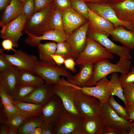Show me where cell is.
Wrapping results in <instances>:
<instances>
[{"instance_id": "obj_55", "label": "cell", "mask_w": 134, "mask_h": 134, "mask_svg": "<svg viewBox=\"0 0 134 134\" xmlns=\"http://www.w3.org/2000/svg\"><path fill=\"white\" fill-rule=\"evenodd\" d=\"M8 134H18V130L14 128H9Z\"/></svg>"}, {"instance_id": "obj_45", "label": "cell", "mask_w": 134, "mask_h": 134, "mask_svg": "<svg viewBox=\"0 0 134 134\" xmlns=\"http://www.w3.org/2000/svg\"><path fill=\"white\" fill-rule=\"evenodd\" d=\"M54 126L49 124L43 122L41 127L42 134H54Z\"/></svg>"}, {"instance_id": "obj_41", "label": "cell", "mask_w": 134, "mask_h": 134, "mask_svg": "<svg viewBox=\"0 0 134 134\" xmlns=\"http://www.w3.org/2000/svg\"><path fill=\"white\" fill-rule=\"evenodd\" d=\"M53 1L51 0H34V13L40 11L48 6Z\"/></svg>"}, {"instance_id": "obj_17", "label": "cell", "mask_w": 134, "mask_h": 134, "mask_svg": "<svg viewBox=\"0 0 134 134\" xmlns=\"http://www.w3.org/2000/svg\"><path fill=\"white\" fill-rule=\"evenodd\" d=\"M55 94L54 85L45 82L37 87L22 101L44 105Z\"/></svg>"}, {"instance_id": "obj_24", "label": "cell", "mask_w": 134, "mask_h": 134, "mask_svg": "<svg viewBox=\"0 0 134 134\" xmlns=\"http://www.w3.org/2000/svg\"><path fill=\"white\" fill-rule=\"evenodd\" d=\"M24 3L18 0H11L3 13L0 21L1 27L15 19L22 13Z\"/></svg>"}, {"instance_id": "obj_34", "label": "cell", "mask_w": 134, "mask_h": 134, "mask_svg": "<svg viewBox=\"0 0 134 134\" xmlns=\"http://www.w3.org/2000/svg\"><path fill=\"white\" fill-rule=\"evenodd\" d=\"M57 48L55 54L60 55L65 59L69 58L73 59L72 48L67 40L57 43Z\"/></svg>"}, {"instance_id": "obj_37", "label": "cell", "mask_w": 134, "mask_h": 134, "mask_svg": "<svg viewBox=\"0 0 134 134\" xmlns=\"http://www.w3.org/2000/svg\"><path fill=\"white\" fill-rule=\"evenodd\" d=\"M71 6L75 11L87 20L89 8L84 0H71Z\"/></svg>"}, {"instance_id": "obj_11", "label": "cell", "mask_w": 134, "mask_h": 134, "mask_svg": "<svg viewBox=\"0 0 134 134\" xmlns=\"http://www.w3.org/2000/svg\"><path fill=\"white\" fill-rule=\"evenodd\" d=\"M83 118L67 112L55 125L54 134H82Z\"/></svg>"}, {"instance_id": "obj_52", "label": "cell", "mask_w": 134, "mask_h": 134, "mask_svg": "<svg viewBox=\"0 0 134 134\" xmlns=\"http://www.w3.org/2000/svg\"><path fill=\"white\" fill-rule=\"evenodd\" d=\"M29 134H42V131L41 127L35 128Z\"/></svg>"}, {"instance_id": "obj_38", "label": "cell", "mask_w": 134, "mask_h": 134, "mask_svg": "<svg viewBox=\"0 0 134 134\" xmlns=\"http://www.w3.org/2000/svg\"><path fill=\"white\" fill-rule=\"evenodd\" d=\"M121 74L119 78L123 88L127 86L134 84V66L128 73Z\"/></svg>"}, {"instance_id": "obj_47", "label": "cell", "mask_w": 134, "mask_h": 134, "mask_svg": "<svg viewBox=\"0 0 134 134\" xmlns=\"http://www.w3.org/2000/svg\"><path fill=\"white\" fill-rule=\"evenodd\" d=\"M55 63L57 65L61 66L64 64L65 59L60 55L54 54L51 56Z\"/></svg>"}, {"instance_id": "obj_16", "label": "cell", "mask_w": 134, "mask_h": 134, "mask_svg": "<svg viewBox=\"0 0 134 134\" xmlns=\"http://www.w3.org/2000/svg\"><path fill=\"white\" fill-rule=\"evenodd\" d=\"M28 36L25 41L31 46H37L42 40H50L57 43L63 41L68 39L69 35L63 29L49 30L40 36H36L27 31Z\"/></svg>"}, {"instance_id": "obj_6", "label": "cell", "mask_w": 134, "mask_h": 134, "mask_svg": "<svg viewBox=\"0 0 134 134\" xmlns=\"http://www.w3.org/2000/svg\"><path fill=\"white\" fill-rule=\"evenodd\" d=\"M54 87L55 94L61 99L66 111L82 117L75 101V88L69 84L64 77H62L59 83Z\"/></svg>"}, {"instance_id": "obj_30", "label": "cell", "mask_w": 134, "mask_h": 134, "mask_svg": "<svg viewBox=\"0 0 134 134\" xmlns=\"http://www.w3.org/2000/svg\"><path fill=\"white\" fill-rule=\"evenodd\" d=\"M109 86L111 95L115 96L119 98L127 105L124 95V90L121 83L119 76L116 72L112 73L110 77Z\"/></svg>"}, {"instance_id": "obj_58", "label": "cell", "mask_w": 134, "mask_h": 134, "mask_svg": "<svg viewBox=\"0 0 134 134\" xmlns=\"http://www.w3.org/2000/svg\"></svg>"}, {"instance_id": "obj_1", "label": "cell", "mask_w": 134, "mask_h": 134, "mask_svg": "<svg viewBox=\"0 0 134 134\" xmlns=\"http://www.w3.org/2000/svg\"><path fill=\"white\" fill-rule=\"evenodd\" d=\"M131 64L130 60L121 58L116 64L111 63L108 59L102 60L94 64L92 77L87 87L95 85L98 81L111 73H128L131 69Z\"/></svg>"}, {"instance_id": "obj_22", "label": "cell", "mask_w": 134, "mask_h": 134, "mask_svg": "<svg viewBox=\"0 0 134 134\" xmlns=\"http://www.w3.org/2000/svg\"><path fill=\"white\" fill-rule=\"evenodd\" d=\"M105 125L100 115L84 118L82 134H102Z\"/></svg>"}, {"instance_id": "obj_43", "label": "cell", "mask_w": 134, "mask_h": 134, "mask_svg": "<svg viewBox=\"0 0 134 134\" xmlns=\"http://www.w3.org/2000/svg\"><path fill=\"white\" fill-rule=\"evenodd\" d=\"M55 6L63 11L72 8L71 0H53Z\"/></svg>"}, {"instance_id": "obj_23", "label": "cell", "mask_w": 134, "mask_h": 134, "mask_svg": "<svg viewBox=\"0 0 134 134\" xmlns=\"http://www.w3.org/2000/svg\"><path fill=\"white\" fill-rule=\"evenodd\" d=\"M87 20L89 23V27L104 33L108 36V33L115 29L113 24L109 21L89 8Z\"/></svg>"}, {"instance_id": "obj_3", "label": "cell", "mask_w": 134, "mask_h": 134, "mask_svg": "<svg viewBox=\"0 0 134 134\" xmlns=\"http://www.w3.org/2000/svg\"><path fill=\"white\" fill-rule=\"evenodd\" d=\"M55 6L53 1L43 10L34 13L26 22L24 30L33 35L40 36L49 30V24Z\"/></svg>"}, {"instance_id": "obj_42", "label": "cell", "mask_w": 134, "mask_h": 134, "mask_svg": "<svg viewBox=\"0 0 134 134\" xmlns=\"http://www.w3.org/2000/svg\"><path fill=\"white\" fill-rule=\"evenodd\" d=\"M14 67L0 54V73H4L9 71Z\"/></svg>"}, {"instance_id": "obj_13", "label": "cell", "mask_w": 134, "mask_h": 134, "mask_svg": "<svg viewBox=\"0 0 134 134\" xmlns=\"http://www.w3.org/2000/svg\"><path fill=\"white\" fill-rule=\"evenodd\" d=\"M27 20L21 13L15 19L2 27L0 31V37L3 39H8L12 42L13 47L18 46V41L22 35Z\"/></svg>"}, {"instance_id": "obj_49", "label": "cell", "mask_w": 134, "mask_h": 134, "mask_svg": "<svg viewBox=\"0 0 134 134\" xmlns=\"http://www.w3.org/2000/svg\"><path fill=\"white\" fill-rule=\"evenodd\" d=\"M102 134H121L119 132L105 126Z\"/></svg>"}, {"instance_id": "obj_32", "label": "cell", "mask_w": 134, "mask_h": 134, "mask_svg": "<svg viewBox=\"0 0 134 134\" xmlns=\"http://www.w3.org/2000/svg\"><path fill=\"white\" fill-rule=\"evenodd\" d=\"M44 122L40 116L26 119L18 129V134H29L35 128L41 127Z\"/></svg>"}, {"instance_id": "obj_25", "label": "cell", "mask_w": 134, "mask_h": 134, "mask_svg": "<svg viewBox=\"0 0 134 134\" xmlns=\"http://www.w3.org/2000/svg\"><path fill=\"white\" fill-rule=\"evenodd\" d=\"M13 103L18 113L26 119L40 116L43 106L24 101L13 102Z\"/></svg>"}, {"instance_id": "obj_33", "label": "cell", "mask_w": 134, "mask_h": 134, "mask_svg": "<svg viewBox=\"0 0 134 134\" xmlns=\"http://www.w3.org/2000/svg\"><path fill=\"white\" fill-rule=\"evenodd\" d=\"M63 11L56 6L52 12L49 24V30L63 29Z\"/></svg>"}, {"instance_id": "obj_57", "label": "cell", "mask_w": 134, "mask_h": 134, "mask_svg": "<svg viewBox=\"0 0 134 134\" xmlns=\"http://www.w3.org/2000/svg\"><path fill=\"white\" fill-rule=\"evenodd\" d=\"M20 2L23 3H25L26 1L27 0H18Z\"/></svg>"}, {"instance_id": "obj_28", "label": "cell", "mask_w": 134, "mask_h": 134, "mask_svg": "<svg viewBox=\"0 0 134 134\" xmlns=\"http://www.w3.org/2000/svg\"><path fill=\"white\" fill-rule=\"evenodd\" d=\"M28 71L18 69V84H27L38 87L44 84L45 82L40 76Z\"/></svg>"}, {"instance_id": "obj_2", "label": "cell", "mask_w": 134, "mask_h": 134, "mask_svg": "<svg viewBox=\"0 0 134 134\" xmlns=\"http://www.w3.org/2000/svg\"><path fill=\"white\" fill-rule=\"evenodd\" d=\"M114 56L100 43L87 36L85 47L75 60L79 65L88 64H94L105 59H113Z\"/></svg>"}, {"instance_id": "obj_53", "label": "cell", "mask_w": 134, "mask_h": 134, "mask_svg": "<svg viewBox=\"0 0 134 134\" xmlns=\"http://www.w3.org/2000/svg\"><path fill=\"white\" fill-rule=\"evenodd\" d=\"M125 0H105V3L110 5L117 3Z\"/></svg>"}, {"instance_id": "obj_31", "label": "cell", "mask_w": 134, "mask_h": 134, "mask_svg": "<svg viewBox=\"0 0 134 134\" xmlns=\"http://www.w3.org/2000/svg\"><path fill=\"white\" fill-rule=\"evenodd\" d=\"M27 84H18L12 99L13 102L22 101L37 88Z\"/></svg>"}, {"instance_id": "obj_29", "label": "cell", "mask_w": 134, "mask_h": 134, "mask_svg": "<svg viewBox=\"0 0 134 134\" xmlns=\"http://www.w3.org/2000/svg\"><path fill=\"white\" fill-rule=\"evenodd\" d=\"M37 47L40 61L44 62H54L51 56L55 54L57 48V43L55 42L44 44L40 43Z\"/></svg>"}, {"instance_id": "obj_54", "label": "cell", "mask_w": 134, "mask_h": 134, "mask_svg": "<svg viewBox=\"0 0 134 134\" xmlns=\"http://www.w3.org/2000/svg\"><path fill=\"white\" fill-rule=\"evenodd\" d=\"M86 3H105V0H84Z\"/></svg>"}, {"instance_id": "obj_18", "label": "cell", "mask_w": 134, "mask_h": 134, "mask_svg": "<svg viewBox=\"0 0 134 134\" xmlns=\"http://www.w3.org/2000/svg\"><path fill=\"white\" fill-rule=\"evenodd\" d=\"M63 11L64 29L69 35L88 21L87 19L78 13L72 8Z\"/></svg>"}, {"instance_id": "obj_4", "label": "cell", "mask_w": 134, "mask_h": 134, "mask_svg": "<svg viewBox=\"0 0 134 134\" xmlns=\"http://www.w3.org/2000/svg\"><path fill=\"white\" fill-rule=\"evenodd\" d=\"M34 72L41 77L45 82L53 85L59 83L61 76L67 78L72 75L65 67L57 65L54 62H44L39 61Z\"/></svg>"}, {"instance_id": "obj_56", "label": "cell", "mask_w": 134, "mask_h": 134, "mask_svg": "<svg viewBox=\"0 0 134 134\" xmlns=\"http://www.w3.org/2000/svg\"><path fill=\"white\" fill-rule=\"evenodd\" d=\"M127 134H134V121L132 122L130 129Z\"/></svg>"}, {"instance_id": "obj_26", "label": "cell", "mask_w": 134, "mask_h": 134, "mask_svg": "<svg viewBox=\"0 0 134 134\" xmlns=\"http://www.w3.org/2000/svg\"><path fill=\"white\" fill-rule=\"evenodd\" d=\"M18 69L17 68L14 67L9 71L0 73V83L4 86L11 98L18 84Z\"/></svg>"}, {"instance_id": "obj_35", "label": "cell", "mask_w": 134, "mask_h": 134, "mask_svg": "<svg viewBox=\"0 0 134 134\" xmlns=\"http://www.w3.org/2000/svg\"><path fill=\"white\" fill-rule=\"evenodd\" d=\"M107 102L111 108L118 115L126 119L130 120L126 108L124 107L118 103L113 96H111Z\"/></svg>"}, {"instance_id": "obj_27", "label": "cell", "mask_w": 134, "mask_h": 134, "mask_svg": "<svg viewBox=\"0 0 134 134\" xmlns=\"http://www.w3.org/2000/svg\"><path fill=\"white\" fill-rule=\"evenodd\" d=\"M0 97L2 106V114L6 118L12 115L18 113L11 97L4 86L0 83Z\"/></svg>"}, {"instance_id": "obj_39", "label": "cell", "mask_w": 134, "mask_h": 134, "mask_svg": "<svg viewBox=\"0 0 134 134\" xmlns=\"http://www.w3.org/2000/svg\"><path fill=\"white\" fill-rule=\"evenodd\" d=\"M34 0H27L24 3L22 13L27 20H29L34 13Z\"/></svg>"}, {"instance_id": "obj_46", "label": "cell", "mask_w": 134, "mask_h": 134, "mask_svg": "<svg viewBox=\"0 0 134 134\" xmlns=\"http://www.w3.org/2000/svg\"><path fill=\"white\" fill-rule=\"evenodd\" d=\"M1 44L3 50H7L9 51L10 50H11L15 52L16 51L13 48V43L12 41L9 39H4L2 41Z\"/></svg>"}, {"instance_id": "obj_9", "label": "cell", "mask_w": 134, "mask_h": 134, "mask_svg": "<svg viewBox=\"0 0 134 134\" xmlns=\"http://www.w3.org/2000/svg\"><path fill=\"white\" fill-rule=\"evenodd\" d=\"M67 112L61 99L55 94L43 106L40 116L44 122L54 126Z\"/></svg>"}, {"instance_id": "obj_19", "label": "cell", "mask_w": 134, "mask_h": 134, "mask_svg": "<svg viewBox=\"0 0 134 134\" xmlns=\"http://www.w3.org/2000/svg\"><path fill=\"white\" fill-rule=\"evenodd\" d=\"M79 72L66 80L70 84L77 87H87L93 75L94 64H88L80 65Z\"/></svg>"}, {"instance_id": "obj_10", "label": "cell", "mask_w": 134, "mask_h": 134, "mask_svg": "<svg viewBox=\"0 0 134 134\" xmlns=\"http://www.w3.org/2000/svg\"><path fill=\"white\" fill-rule=\"evenodd\" d=\"M3 51L0 48V54L12 66L18 69L26 70L34 74V68L39 61L36 56L21 49L11 55L4 53Z\"/></svg>"}, {"instance_id": "obj_51", "label": "cell", "mask_w": 134, "mask_h": 134, "mask_svg": "<svg viewBox=\"0 0 134 134\" xmlns=\"http://www.w3.org/2000/svg\"><path fill=\"white\" fill-rule=\"evenodd\" d=\"M11 0H0V10L1 11L4 10L10 3Z\"/></svg>"}, {"instance_id": "obj_44", "label": "cell", "mask_w": 134, "mask_h": 134, "mask_svg": "<svg viewBox=\"0 0 134 134\" xmlns=\"http://www.w3.org/2000/svg\"><path fill=\"white\" fill-rule=\"evenodd\" d=\"M75 60L72 58H68L65 59L64 64L66 68L74 73L76 71L75 66L76 64Z\"/></svg>"}, {"instance_id": "obj_40", "label": "cell", "mask_w": 134, "mask_h": 134, "mask_svg": "<svg viewBox=\"0 0 134 134\" xmlns=\"http://www.w3.org/2000/svg\"><path fill=\"white\" fill-rule=\"evenodd\" d=\"M123 89L126 105L134 103V84L127 86L124 87Z\"/></svg>"}, {"instance_id": "obj_20", "label": "cell", "mask_w": 134, "mask_h": 134, "mask_svg": "<svg viewBox=\"0 0 134 134\" xmlns=\"http://www.w3.org/2000/svg\"><path fill=\"white\" fill-rule=\"evenodd\" d=\"M110 6L120 20L134 23V0H125Z\"/></svg>"}, {"instance_id": "obj_14", "label": "cell", "mask_w": 134, "mask_h": 134, "mask_svg": "<svg viewBox=\"0 0 134 134\" xmlns=\"http://www.w3.org/2000/svg\"><path fill=\"white\" fill-rule=\"evenodd\" d=\"M109 81L106 76L98 81L94 86L83 87L75 86L67 82L83 94L97 99L103 104L107 102L111 96L109 86Z\"/></svg>"}, {"instance_id": "obj_15", "label": "cell", "mask_w": 134, "mask_h": 134, "mask_svg": "<svg viewBox=\"0 0 134 134\" xmlns=\"http://www.w3.org/2000/svg\"><path fill=\"white\" fill-rule=\"evenodd\" d=\"M89 26V23L88 21L69 35L67 39L71 46L73 58L75 61L86 45Z\"/></svg>"}, {"instance_id": "obj_36", "label": "cell", "mask_w": 134, "mask_h": 134, "mask_svg": "<svg viewBox=\"0 0 134 134\" xmlns=\"http://www.w3.org/2000/svg\"><path fill=\"white\" fill-rule=\"evenodd\" d=\"M26 118L19 113L12 115L6 118L3 123L6 124L9 128L18 130Z\"/></svg>"}, {"instance_id": "obj_48", "label": "cell", "mask_w": 134, "mask_h": 134, "mask_svg": "<svg viewBox=\"0 0 134 134\" xmlns=\"http://www.w3.org/2000/svg\"><path fill=\"white\" fill-rule=\"evenodd\" d=\"M125 107L127 110L130 119L134 121V103L126 105Z\"/></svg>"}, {"instance_id": "obj_12", "label": "cell", "mask_w": 134, "mask_h": 134, "mask_svg": "<svg viewBox=\"0 0 134 134\" xmlns=\"http://www.w3.org/2000/svg\"><path fill=\"white\" fill-rule=\"evenodd\" d=\"M86 3L91 10L109 21L115 28L121 26L129 30L134 31V23L124 22L120 20L110 5L105 3Z\"/></svg>"}, {"instance_id": "obj_7", "label": "cell", "mask_w": 134, "mask_h": 134, "mask_svg": "<svg viewBox=\"0 0 134 134\" xmlns=\"http://www.w3.org/2000/svg\"><path fill=\"white\" fill-rule=\"evenodd\" d=\"M100 115L105 126L119 132L121 134H127L129 132L132 122L118 115L107 102L102 104Z\"/></svg>"}, {"instance_id": "obj_8", "label": "cell", "mask_w": 134, "mask_h": 134, "mask_svg": "<svg viewBox=\"0 0 134 134\" xmlns=\"http://www.w3.org/2000/svg\"><path fill=\"white\" fill-rule=\"evenodd\" d=\"M87 36L100 43L110 53L118 55L120 58L130 60L131 59V50L123 46L116 44L108 38L106 34L89 27Z\"/></svg>"}, {"instance_id": "obj_5", "label": "cell", "mask_w": 134, "mask_h": 134, "mask_svg": "<svg viewBox=\"0 0 134 134\" xmlns=\"http://www.w3.org/2000/svg\"><path fill=\"white\" fill-rule=\"evenodd\" d=\"M74 88L75 102L82 116L84 118L100 115L102 104L100 101Z\"/></svg>"}, {"instance_id": "obj_21", "label": "cell", "mask_w": 134, "mask_h": 134, "mask_svg": "<svg viewBox=\"0 0 134 134\" xmlns=\"http://www.w3.org/2000/svg\"><path fill=\"white\" fill-rule=\"evenodd\" d=\"M120 26L109 32L108 36L130 50H134V31L127 30Z\"/></svg>"}, {"instance_id": "obj_50", "label": "cell", "mask_w": 134, "mask_h": 134, "mask_svg": "<svg viewBox=\"0 0 134 134\" xmlns=\"http://www.w3.org/2000/svg\"><path fill=\"white\" fill-rule=\"evenodd\" d=\"M0 128V134H8L9 127L6 123H1Z\"/></svg>"}]
</instances>
